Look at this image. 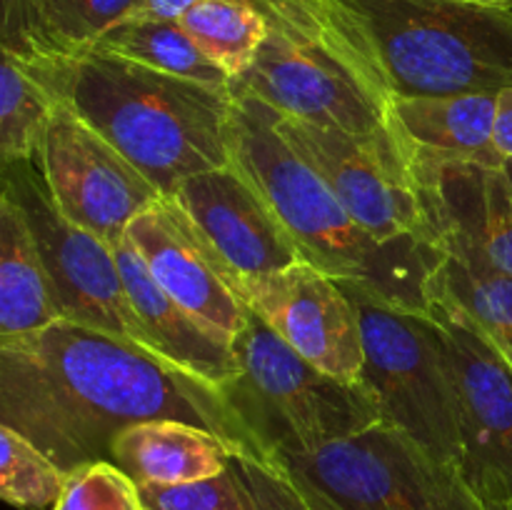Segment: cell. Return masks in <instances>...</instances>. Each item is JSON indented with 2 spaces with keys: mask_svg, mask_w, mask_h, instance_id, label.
<instances>
[{
  "mask_svg": "<svg viewBox=\"0 0 512 510\" xmlns=\"http://www.w3.org/2000/svg\"><path fill=\"white\" fill-rule=\"evenodd\" d=\"M165 418L253 453L223 390L130 340L60 318L0 343V425L33 440L65 473L110 460V443L128 425Z\"/></svg>",
  "mask_w": 512,
  "mask_h": 510,
  "instance_id": "1",
  "label": "cell"
},
{
  "mask_svg": "<svg viewBox=\"0 0 512 510\" xmlns=\"http://www.w3.org/2000/svg\"><path fill=\"white\" fill-rule=\"evenodd\" d=\"M233 163L265 195L303 260L400 310L430 308V280L443 250L420 240L388 243L355 223L325 180L278 130V113L230 85Z\"/></svg>",
  "mask_w": 512,
  "mask_h": 510,
  "instance_id": "2",
  "label": "cell"
},
{
  "mask_svg": "<svg viewBox=\"0 0 512 510\" xmlns=\"http://www.w3.org/2000/svg\"><path fill=\"white\" fill-rule=\"evenodd\" d=\"M63 103L113 143L163 195L233 163V90L103 53L38 58Z\"/></svg>",
  "mask_w": 512,
  "mask_h": 510,
  "instance_id": "3",
  "label": "cell"
},
{
  "mask_svg": "<svg viewBox=\"0 0 512 510\" xmlns=\"http://www.w3.org/2000/svg\"><path fill=\"white\" fill-rule=\"evenodd\" d=\"M253 3L268 18V38L233 88L305 123L348 133L398 128L393 88L335 0Z\"/></svg>",
  "mask_w": 512,
  "mask_h": 510,
  "instance_id": "4",
  "label": "cell"
},
{
  "mask_svg": "<svg viewBox=\"0 0 512 510\" xmlns=\"http://www.w3.org/2000/svg\"><path fill=\"white\" fill-rule=\"evenodd\" d=\"M395 98L512 88V10L468 0H335Z\"/></svg>",
  "mask_w": 512,
  "mask_h": 510,
  "instance_id": "5",
  "label": "cell"
},
{
  "mask_svg": "<svg viewBox=\"0 0 512 510\" xmlns=\"http://www.w3.org/2000/svg\"><path fill=\"white\" fill-rule=\"evenodd\" d=\"M240 373L223 388L260 458L310 450L380 423L368 385L325 373L250 310L235 335Z\"/></svg>",
  "mask_w": 512,
  "mask_h": 510,
  "instance_id": "6",
  "label": "cell"
},
{
  "mask_svg": "<svg viewBox=\"0 0 512 510\" xmlns=\"http://www.w3.org/2000/svg\"><path fill=\"white\" fill-rule=\"evenodd\" d=\"M343 288L358 310L365 345L360 380L378 400L380 420L460 470L458 395L438 325L428 310H400L348 283Z\"/></svg>",
  "mask_w": 512,
  "mask_h": 510,
  "instance_id": "7",
  "label": "cell"
},
{
  "mask_svg": "<svg viewBox=\"0 0 512 510\" xmlns=\"http://www.w3.org/2000/svg\"><path fill=\"white\" fill-rule=\"evenodd\" d=\"M343 510H483L455 465L390 423L275 455Z\"/></svg>",
  "mask_w": 512,
  "mask_h": 510,
  "instance_id": "8",
  "label": "cell"
},
{
  "mask_svg": "<svg viewBox=\"0 0 512 510\" xmlns=\"http://www.w3.org/2000/svg\"><path fill=\"white\" fill-rule=\"evenodd\" d=\"M278 130L355 223L388 243L420 240L438 248V228L398 128L348 133L278 113Z\"/></svg>",
  "mask_w": 512,
  "mask_h": 510,
  "instance_id": "9",
  "label": "cell"
},
{
  "mask_svg": "<svg viewBox=\"0 0 512 510\" xmlns=\"http://www.w3.org/2000/svg\"><path fill=\"white\" fill-rule=\"evenodd\" d=\"M3 190L18 203L48 268L60 318L145 345L113 248L55 208L38 160L3 165Z\"/></svg>",
  "mask_w": 512,
  "mask_h": 510,
  "instance_id": "10",
  "label": "cell"
},
{
  "mask_svg": "<svg viewBox=\"0 0 512 510\" xmlns=\"http://www.w3.org/2000/svg\"><path fill=\"white\" fill-rule=\"evenodd\" d=\"M428 315L438 325L455 383L465 483L483 500L512 503V370L490 335L430 283Z\"/></svg>",
  "mask_w": 512,
  "mask_h": 510,
  "instance_id": "11",
  "label": "cell"
},
{
  "mask_svg": "<svg viewBox=\"0 0 512 510\" xmlns=\"http://www.w3.org/2000/svg\"><path fill=\"white\" fill-rule=\"evenodd\" d=\"M55 208L115 248L138 215L163 198L158 188L68 103H60L38 153Z\"/></svg>",
  "mask_w": 512,
  "mask_h": 510,
  "instance_id": "12",
  "label": "cell"
},
{
  "mask_svg": "<svg viewBox=\"0 0 512 510\" xmlns=\"http://www.w3.org/2000/svg\"><path fill=\"white\" fill-rule=\"evenodd\" d=\"M240 298L305 360L348 383L365 365L363 328L348 290L308 260L238 283Z\"/></svg>",
  "mask_w": 512,
  "mask_h": 510,
  "instance_id": "13",
  "label": "cell"
},
{
  "mask_svg": "<svg viewBox=\"0 0 512 510\" xmlns=\"http://www.w3.org/2000/svg\"><path fill=\"white\" fill-rule=\"evenodd\" d=\"M150 275L180 305L228 335H238L250 308L238 293V278L200 233L175 195H163L128 228Z\"/></svg>",
  "mask_w": 512,
  "mask_h": 510,
  "instance_id": "14",
  "label": "cell"
},
{
  "mask_svg": "<svg viewBox=\"0 0 512 510\" xmlns=\"http://www.w3.org/2000/svg\"><path fill=\"white\" fill-rule=\"evenodd\" d=\"M173 195L238 283L303 260L273 205L235 163L183 180Z\"/></svg>",
  "mask_w": 512,
  "mask_h": 510,
  "instance_id": "15",
  "label": "cell"
},
{
  "mask_svg": "<svg viewBox=\"0 0 512 510\" xmlns=\"http://www.w3.org/2000/svg\"><path fill=\"white\" fill-rule=\"evenodd\" d=\"M113 253L150 353L170 368L218 390L233 383L240 373L233 335L190 313L168 290L160 288L128 235L115 245Z\"/></svg>",
  "mask_w": 512,
  "mask_h": 510,
  "instance_id": "16",
  "label": "cell"
},
{
  "mask_svg": "<svg viewBox=\"0 0 512 510\" xmlns=\"http://www.w3.org/2000/svg\"><path fill=\"white\" fill-rule=\"evenodd\" d=\"M415 175L435 228L455 230L512 275V180L505 168L475 163H418Z\"/></svg>",
  "mask_w": 512,
  "mask_h": 510,
  "instance_id": "17",
  "label": "cell"
},
{
  "mask_svg": "<svg viewBox=\"0 0 512 510\" xmlns=\"http://www.w3.org/2000/svg\"><path fill=\"white\" fill-rule=\"evenodd\" d=\"M498 95H420L395 98L393 115L418 163H475L505 168L495 148Z\"/></svg>",
  "mask_w": 512,
  "mask_h": 510,
  "instance_id": "18",
  "label": "cell"
},
{
  "mask_svg": "<svg viewBox=\"0 0 512 510\" xmlns=\"http://www.w3.org/2000/svg\"><path fill=\"white\" fill-rule=\"evenodd\" d=\"M235 448L218 433L185 420H145L120 430L110 443V463L143 485H185L230 468Z\"/></svg>",
  "mask_w": 512,
  "mask_h": 510,
  "instance_id": "19",
  "label": "cell"
},
{
  "mask_svg": "<svg viewBox=\"0 0 512 510\" xmlns=\"http://www.w3.org/2000/svg\"><path fill=\"white\" fill-rule=\"evenodd\" d=\"M135 0H0V40L28 58H80Z\"/></svg>",
  "mask_w": 512,
  "mask_h": 510,
  "instance_id": "20",
  "label": "cell"
},
{
  "mask_svg": "<svg viewBox=\"0 0 512 510\" xmlns=\"http://www.w3.org/2000/svg\"><path fill=\"white\" fill-rule=\"evenodd\" d=\"M60 320L35 235L8 193H0V343Z\"/></svg>",
  "mask_w": 512,
  "mask_h": 510,
  "instance_id": "21",
  "label": "cell"
},
{
  "mask_svg": "<svg viewBox=\"0 0 512 510\" xmlns=\"http://www.w3.org/2000/svg\"><path fill=\"white\" fill-rule=\"evenodd\" d=\"M438 248L443 260L430 283L490 335L505 360H512V275L455 230L438 228Z\"/></svg>",
  "mask_w": 512,
  "mask_h": 510,
  "instance_id": "22",
  "label": "cell"
},
{
  "mask_svg": "<svg viewBox=\"0 0 512 510\" xmlns=\"http://www.w3.org/2000/svg\"><path fill=\"white\" fill-rule=\"evenodd\" d=\"M0 163L38 158L63 98L38 58L0 50Z\"/></svg>",
  "mask_w": 512,
  "mask_h": 510,
  "instance_id": "23",
  "label": "cell"
},
{
  "mask_svg": "<svg viewBox=\"0 0 512 510\" xmlns=\"http://www.w3.org/2000/svg\"><path fill=\"white\" fill-rule=\"evenodd\" d=\"M88 53L133 60V63L145 65V68L195 80V83L213 85V88H230L233 85L228 73L218 68L193 43V38L183 30V25L175 23V20L125 18L115 28H110L108 33L100 35V40Z\"/></svg>",
  "mask_w": 512,
  "mask_h": 510,
  "instance_id": "24",
  "label": "cell"
},
{
  "mask_svg": "<svg viewBox=\"0 0 512 510\" xmlns=\"http://www.w3.org/2000/svg\"><path fill=\"white\" fill-rule=\"evenodd\" d=\"M178 23L230 80L248 73L268 38V18L253 0H200Z\"/></svg>",
  "mask_w": 512,
  "mask_h": 510,
  "instance_id": "25",
  "label": "cell"
},
{
  "mask_svg": "<svg viewBox=\"0 0 512 510\" xmlns=\"http://www.w3.org/2000/svg\"><path fill=\"white\" fill-rule=\"evenodd\" d=\"M68 473L18 430L0 425V498L18 510L55 508Z\"/></svg>",
  "mask_w": 512,
  "mask_h": 510,
  "instance_id": "26",
  "label": "cell"
},
{
  "mask_svg": "<svg viewBox=\"0 0 512 510\" xmlns=\"http://www.w3.org/2000/svg\"><path fill=\"white\" fill-rule=\"evenodd\" d=\"M53 510H143L138 485L110 460L70 470Z\"/></svg>",
  "mask_w": 512,
  "mask_h": 510,
  "instance_id": "27",
  "label": "cell"
},
{
  "mask_svg": "<svg viewBox=\"0 0 512 510\" xmlns=\"http://www.w3.org/2000/svg\"><path fill=\"white\" fill-rule=\"evenodd\" d=\"M230 470L248 510H310L298 480L283 460L240 450L230 458Z\"/></svg>",
  "mask_w": 512,
  "mask_h": 510,
  "instance_id": "28",
  "label": "cell"
},
{
  "mask_svg": "<svg viewBox=\"0 0 512 510\" xmlns=\"http://www.w3.org/2000/svg\"><path fill=\"white\" fill-rule=\"evenodd\" d=\"M145 510H248L233 470L185 485H143Z\"/></svg>",
  "mask_w": 512,
  "mask_h": 510,
  "instance_id": "29",
  "label": "cell"
},
{
  "mask_svg": "<svg viewBox=\"0 0 512 510\" xmlns=\"http://www.w3.org/2000/svg\"><path fill=\"white\" fill-rule=\"evenodd\" d=\"M195 3H200V0H135V8L128 18L175 20L178 23Z\"/></svg>",
  "mask_w": 512,
  "mask_h": 510,
  "instance_id": "30",
  "label": "cell"
},
{
  "mask_svg": "<svg viewBox=\"0 0 512 510\" xmlns=\"http://www.w3.org/2000/svg\"><path fill=\"white\" fill-rule=\"evenodd\" d=\"M495 148L505 160H512V88L498 93L495 113Z\"/></svg>",
  "mask_w": 512,
  "mask_h": 510,
  "instance_id": "31",
  "label": "cell"
},
{
  "mask_svg": "<svg viewBox=\"0 0 512 510\" xmlns=\"http://www.w3.org/2000/svg\"><path fill=\"white\" fill-rule=\"evenodd\" d=\"M290 473H293L295 480H298V485H300V490H303L305 500L310 503V510H343L338 503H335V500H330L328 495L323 493V490H318L313 483H310V480H305L303 475H298L295 470H290Z\"/></svg>",
  "mask_w": 512,
  "mask_h": 510,
  "instance_id": "32",
  "label": "cell"
},
{
  "mask_svg": "<svg viewBox=\"0 0 512 510\" xmlns=\"http://www.w3.org/2000/svg\"><path fill=\"white\" fill-rule=\"evenodd\" d=\"M483 510H512L510 500H483Z\"/></svg>",
  "mask_w": 512,
  "mask_h": 510,
  "instance_id": "33",
  "label": "cell"
},
{
  "mask_svg": "<svg viewBox=\"0 0 512 510\" xmlns=\"http://www.w3.org/2000/svg\"><path fill=\"white\" fill-rule=\"evenodd\" d=\"M468 3H480V5H495V8H510L512 0H468Z\"/></svg>",
  "mask_w": 512,
  "mask_h": 510,
  "instance_id": "34",
  "label": "cell"
},
{
  "mask_svg": "<svg viewBox=\"0 0 512 510\" xmlns=\"http://www.w3.org/2000/svg\"><path fill=\"white\" fill-rule=\"evenodd\" d=\"M505 170H508V175H510V180H512V160H508V163H505Z\"/></svg>",
  "mask_w": 512,
  "mask_h": 510,
  "instance_id": "35",
  "label": "cell"
},
{
  "mask_svg": "<svg viewBox=\"0 0 512 510\" xmlns=\"http://www.w3.org/2000/svg\"><path fill=\"white\" fill-rule=\"evenodd\" d=\"M505 363H508V365H510V370H512V360H505Z\"/></svg>",
  "mask_w": 512,
  "mask_h": 510,
  "instance_id": "36",
  "label": "cell"
},
{
  "mask_svg": "<svg viewBox=\"0 0 512 510\" xmlns=\"http://www.w3.org/2000/svg\"><path fill=\"white\" fill-rule=\"evenodd\" d=\"M143 510H145V508H143Z\"/></svg>",
  "mask_w": 512,
  "mask_h": 510,
  "instance_id": "37",
  "label": "cell"
}]
</instances>
